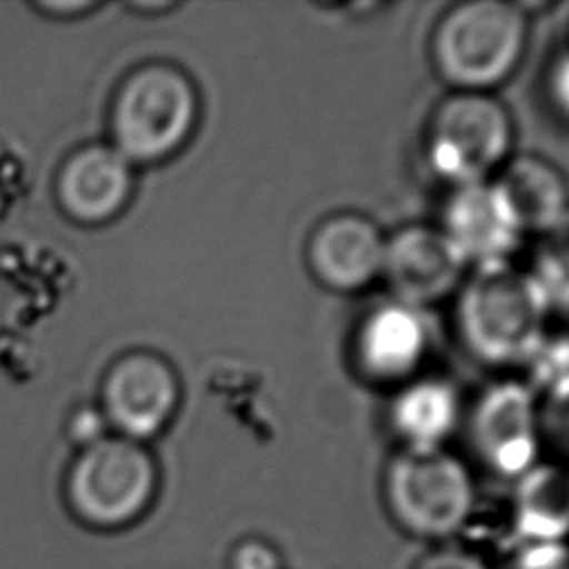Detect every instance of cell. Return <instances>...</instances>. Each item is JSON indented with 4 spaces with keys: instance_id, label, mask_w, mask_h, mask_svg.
Returning a JSON list of instances; mask_svg holds the SVG:
<instances>
[{
    "instance_id": "cell-1",
    "label": "cell",
    "mask_w": 569,
    "mask_h": 569,
    "mask_svg": "<svg viewBox=\"0 0 569 569\" xmlns=\"http://www.w3.org/2000/svg\"><path fill=\"white\" fill-rule=\"evenodd\" d=\"M549 298L531 269L513 260L471 267L456 291L453 322L460 345L489 367H527L551 316Z\"/></svg>"
},
{
    "instance_id": "cell-2",
    "label": "cell",
    "mask_w": 569,
    "mask_h": 569,
    "mask_svg": "<svg viewBox=\"0 0 569 569\" xmlns=\"http://www.w3.org/2000/svg\"><path fill=\"white\" fill-rule=\"evenodd\" d=\"M529 11L507 0L451 4L433 24L429 60L451 91L491 93L525 58Z\"/></svg>"
},
{
    "instance_id": "cell-3",
    "label": "cell",
    "mask_w": 569,
    "mask_h": 569,
    "mask_svg": "<svg viewBox=\"0 0 569 569\" xmlns=\"http://www.w3.org/2000/svg\"><path fill=\"white\" fill-rule=\"evenodd\" d=\"M380 489L389 520L431 545L456 540L478 511L473 473L447 447H400L385 465Z\"/></svg>"
},
{
    "instance_id": "cell-4",
    "label": "cell",
    "mask_w": 569,
    "mask_h": 569,
    "mask_svg": "<svg viewBox=\"0 0 569 569\" xmlns=\"http://www.w3.org/2000/svg\"><path fill=\"white\" fill-rule=\"evenodd\" d=\"M200 93L191 76L171 62H147L118 87L109 111V144L133 167L176 156L193 136Z\"/></svg>"
},
{
    "instance_id": "cell-5",
    "label": "cell",
    "mask_w": 569,
    "mask_h": 569,
    "mask_svg": "<svg viewBox=\"0 0 569 569\" xmlns=\"http://www.w3.org/2000/svg\"><path fill=\"white\" fill-rule=\"evenodd\" d=\"M516 129L493 93L449 91L425 124L422 151L433 176L449 187L489 182L511 158Z\"/></svg>"
},
{
    "instance_id": "cell-6",
    "label": "cell",
    "mask_w": 569,
    "mask_h": 569,
    "mask_svg": "<svg viewBox=\"0 0 569 569\" xmlns=\"http://www.w3.org/2000/svg\"><path fill=\"white\" fill-rule=\"evenodd\" d=\"M158 462L147 445L109 433L82 447L64 476L69 511L91 529H122L156 500Z\"/></svg>"
},
{
    "instance_id": "cell-7",
    "label": "cell",
    "mask_w": 569,
    "mask_h": 569,
    "mask_svg": "<svg viewBox=\"0 0 569 569\" xmlns=\"http://www.w3.org/2000/svg\"><path fill=\"white\" fill-rule=\"evenodd\" d=\"M467 438L489 473L518 480L542 460L538 393L527 380H493L469 407Z\"/></svg>"
},
{
    "instance_id": "cell-8",
    "label": "cell",
    "mask_w": 569,
    "mask_h": 569,
    "mask_svg": "<svg viewBox=\"0 0 569 569\" xmlns=\"http://www.w3.org/2000/svg\"><path fill=\"white\" fill-rule=\"evenodd\" d=\"M182 387L173 365L153 351H129L111 362L100 382L98 409L109 431L147 445L178 413Z\"/></svg>"
},
{
    "instance_id": "cell-9",
    "label": "cell",
    "mask_w": 569,
    "mask_h": 569,
    "mask_svg": "<svg viewBox=\"0 0 569 569\" xmlns=\"http://www.w3.org/2000/svg\"><path fill=\"white\" fill-rule=\"evenodd\" d=\"M467 262L438 224H405L387 233L380 280L391 298L418 309L436 305L458 291Z\"/></svg>"
},
{
    "instance_id": "cell-10",
    "label": "cell",
    "mask_w": 569,
    "mask_h": 569,
    "mask_svg": "<svg viewBox=\"0 0 569 569\" xmlns=\"http://www.w3.org/2000/svg\"><path fill=\"white\" fill-rule=\"evenodd\" d=\"M429 351L422 309L393 298L367 309L351 336V362L369 385L393 387L420 376Z\"/></svg>"
},
{
    "instance_id": "cell-11",
    "label": "cell",
    "mask_w": 569,
    "mask_h": 569,
    "mask_svg": "<svg viewBox=\"0 0 569 569\" xmlns=\"http://www.w3.org/2000/svg\"><path fill=\"white\" fill-rule=\"evenodd\" d=\"M387 233L360 211H333L318 220L305 242L311 278L336 293H358L380 280Z\"/></svg>"
},
{
    "instance_id": "cell-12",
    "label": "cell",
    "mask_w": 569,
    "mask_h": 569,
    "mask_svg": "<svg viewBox=\"0 0 569 569\" xmlns=\"http://www.w3.org/2000/svg\"><path fill=\"white\" fill-rule=\"evenodd\" d=\"M133 191V164L109 142L76 149L60 167L56 198L62 211L80 224L113 220Z\"/></svg>"
},
{
    "instance_id": "cell-13",
    "label": "cell",
    "mask_w": 569,
    "mask_h": 569,
    "mask_svg": "<svg viewBox=\"0 0 569 569\" xmlns=\"http://www.w3.org/2000/svg\"><path fill=\"white\" fill-rule=\"evenodd\" d=\"M438 227L467 267L511 260L525 238L491 182L451 187Z\"/></svg>"
},
{
    "instance_id": "cell-14",
    "label": "cell",
    "mask_w": 569,
    "mask_h": 569,
    "mask_svg": "<svg viewBox=\"0 0 569 569\" xmlns=\"http://www.w3.org/2000/svg\"><path fill=\"white\" fill-rule=\"evenodd\" d=\"M489 182L522 236L545 238L569 211V184L562 171L540 156H511Z\"/></svg>"
},
{
    "instance_id": "cell-15",
    "label": "cell",
    "mask_w": 569,
    "mask_h": 569,
    "mask_svg": "<svg viewBox=\"0 0 569 569\" xmlns=\"http://www.w3.org/2000/svg\"><path fill=\"white\" fill-rule=\"evenodd\" d=\"M462 418L458 387L440 376H416L389 405V425L400 447H445Z\"/></svg>"
},
{
    "instance_id": "cell-16",
    "label": "cell",
    "mask_w": 569,
    "mask_h": 569,
    "mask_svg": "<svg viewBox=\"0 0 569 569\" xmlns=\"http://www.w3.org/2000/svg\"><path fill=\"white\" fill-rule=\"evenodd\" d=\"M507 516L518 542H569V467L538 460L513 480Z\"/></svg>"
},
{
    "instance_id": "cell-17",
    "label": "cell",
    "mask_w": 569,
    "mask_h": 569,
    "mask_svg": "<svg viewBox=\"0 0 569 569\" xmlns=\"http://www.w3.org/2000/svg\"><path fill=\"white\" fill-rule=\"evenodd\" d=\"M542 284L551 309L569 307V211L560 224L545 236L536 269H531Z\"/></svg>"
},
{
    "instance_id": "cell-18",
    "label": "cell",
    "mask_w": 569,
    "mask_h": 569,
    "mask_svg": "<svg viewBox=\"0 0 569 569\" xmlns=\"http://www.w3.org/2000/svg\"><path fill=\"white\" fill-rule=\"evenodd\" d=\"M538 416L542 449L551 451V460L569 467V376L538 391Z\"/></svg>"
},
{
    "instance_id": "cell-19",
    "label": "cell",
    "mask_w": 569,
    "mask_h": 569,
    "mask_svg": "<svg viewBox=\"0 0 569 569\" xmlns=\"http://www.w3.org/2000/svg\"><path fill=\"white\" fill-rule=\"evenodd\" d=\"M500 569H569V542H516Z\"/></svg>"
},
{
    "instance_id": "cell-20",
    "label": "cell",
    "mask_w": 569,
    "mask_h": 569,
    "mask_svg": "<svg viewBox=\"0 0 569 569\" xmlns=\"http://www.w3.org/2000/svg\"><path fill=\"white\" fill-rule=\"evenodd\" d=\"M227 569H284V558L271 540L244 536L229 549Z\"/></svg>"
},
{
    "instance_id": "cell-21",
    "label": "cell",
    "mask_w": 569,
    "mask_h": 569,
    "mask_svg": "<svg viewBox=\"0 0 569 569\" xmlns=\"http://www.w3.org/2000/svg\"><path fill=\"white\" fill-rule=\"evenodd\" d=\"M413 569H493L489 562L471 553L458 542L436 545L433 551L425 553Z\"/></svg>"
},
{
    "instance_id": "cell-22",
    "label": "cell",
    "mask_w": 569,
    "mask_h": 569,
    "mask_svg": "<svg viewBox=\"0 0 569 569\" xmlns=\"http://www.w3.org/2000/svg\"><path fill=\"white\" fill-rule=\"evenodd\" d=\"M67 433L69 438L78 445V449L89 447L93 442H98L100 438L109 436V425L102 416V411L98 409V405H84L78 407L67 422Z\"/></svg>"
},
{
    "instance_id": "cell-23",
    "label": "cell",
    "mask_w": 569,
    "mask_h": 569,
    "mask_svg": "<svg viewBox=\"0 0 569 569\" xmlns=\"http://www.w3.org/2000/svg\"><path fill=\"white\" fill-rule=\"evenodd\" d=\"M545 89L553 111L569 120V47L551 60L545 78Z\"/></svg>"
},
{
    "instance_id": "cell-24",
    "label": "cell",
    "mask_w": 569,
    "mask_h": 569,
    "mask_svg": "<svg viewBox=\"0 0 569 569\" xmlns=\"http://www.w3.org/2000/svg\"><path fill=\"white\" fill-rule=\"evenodd\" d=\"M36 9L51 18H78L80 13H89L98 9V2H91V0H64V2L51 0L49 2L47 0V2H36Z\"/></svg>"
},
{
    "instance_id": "cell-25",
    "label": "cell",
    "mask_w": 569,
    "mask_h": 569,
    "mask_svg": "<svg viewBox=\"0 0 569 569\" xmlns=\"http://www.w3.org/2000/svg\"><path fill=\"white\" fill-rule=\"evenodd\" d=\"M127 7L136 13H164V11H171L176 4L173 2H131Z\"/></svg>"
}]
</instances>
